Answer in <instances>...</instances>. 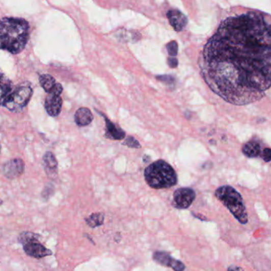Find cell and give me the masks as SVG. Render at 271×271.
Here are the masks:
<instances>
[{
    "label": "cell",
    "instance_id": "5b68a950",
    "mask_svg": "<svg viewBox=\"0 0 271 271\" xmlns=\"http://www.w3.org/2000/svg\"><path fill=\"white\" fill-rule=\"evenodd\" d=\"M33 95V89L29 83H22L14 88L12 94L4 106L13 112H19L26 106Z\"/></svg>",
    "mask_w": 271,
    "mask_h": 271
},
{
    "label": "cell",
    "instance_id": "7c38bea8",
    "mask_svg": "<svg viewBox=\"0 0 271 271\" xmlns=\"http://www.w3.org/2000/svg\"><path fill=\"white\" fill-rule=\"evenodd\" d=\"M14 89L12 81L4 74L0 73V105H5Z\"/></svg>",
    "mask_w": 271,
    "mask_h": 271
},
{
    "label": "cell",
    "instance_id": "ffe728a7",
    "mask_svg": "<svg viewBox=\"0 0 271 271\" xmlns=\"http://www.w3.org/2000/svg\"><path fill=\"white\" fill-rule=\"evenodd\" d=\"M123 144L126 146L129 147V148H141V145H140L139 142L132 137H129V138H127L126 141Z\"/></svg>",
    "mask_w": 271,
    "mask_h": 271
},
{
    "label": "cell",
    "instance_id": "8992f818",
    "mask_svg": "<svg viewBox=\"0 0 271 271\" xmlns=\"http://www.w3.org/2000/svg\"><path fill=\"white\" fill-rule=\"evenodd\" d=\"M38 237L37 234L31 232H24L20 235L18 239L23 245L25 254L35 259H42L44 257L52 255V252L41 245Z\"/></svg>",
    "mask_w": 271,
    "mask_h": 271
},
{
    "label": "cell",
    "instance_id": "cb8c5ba5",
    "mask_svg": "<svg viewBox=\"0 0 271 271\" xmlns=\"http://www.w3.org/2000/svg\"><path fill=\"white\" fill-rule=\"evenodd\" d=\"M0 150H1V145H0Z\"/></svg>",
    "mask_w": 271,
    "mask_h": 271
},
{
    "label": "cell",
    "instance_id": "d6986e66",
    "mask_svg": "<svg viewBox=\"0 0 271 271\" xmlns=\"http://www.w3.org/2000/svg\"><path fill=\"white\" fill-rule=\"evenodd\" d=\"M168 48V52L171 57H175L178 54V44L176 41H171L169 44L167 45Z\"/></svg>",
    "mask_w": 271,
    "mask_h": 271
},
{
    "label": "cell",
    "instance_id": "30bf717a",
    "mask_svg": "<svg viewBox=\"0 0 271 271\" xmlns=\"http://www.w3.org/2000/svg\"><path fill=\"white\" fill-rule=\"evenodd\" d=\"M25 164L21 159H14L8 161L3 167V173L6 178L14 179L23 174Z\"/></svg>",
    "mask_w": 271,
    "mask_h": 271
},
{
    "label": "cell",
    "instance_id": "9c48e42d",
    "mask_svg": "<svg viewBox=\"0 0 271 271\" xmlns=\"http://www.w3.org/2000/svg\"><path fill=\"white\" fill-rule=\"evenodd\" d=\"M153 259L157 263L168 266L175 271H183L185 269V265L181 261L174 259L168 252H155L153 254Z\"/></svg>",
    "mask_w": 271,
    "mask_h": 271
},
{
    "label": "cell",
    "instance_id": "52a82bcc",
    "mask_svg": "<svg viewBox=\"0 0 271 271\" xmlns=\"http://www.w3.org/2000/svg\"><path fill=\"white\" fill-rule=\"evenodd\" d=\"M63 91L61 84H56L55 88L45 98V107L50 116L57 117L62 108L63 101L61 95Z\"/></svg>",
    "mask_w": 271,
    "mask_h": 271
},
{
    "label": "cell",
    "instance_id": "6da1fadb",
    "mask_svg": "<svg viewBox=\"0 0 271 271\" xmlns=\"http://www.w3.org/2000/svg\"><path fill=\"white\" fill-rule=\"evenodd\" d=\"M199 67L225 102L245 105L262 99L271 88V17L248 12L224 20L204 47Z\"/></svg>",
    "mask_w": 271,
    "mask_h": 271
},
{
    "label": "cell",
    "instance_id": "7a4b0ae2",
    "mask_svg": "<svg viewBox=\"0 0 271 271\" xmlns=\"http://www.w3.org/2000/svg\"><path fill=\"white\" fill-rule=\"evenodd\" d=\"M31 27L26 20L21 18L0 19V49L18 54L26 46Z\"/></svg>",
    "mask_w": 271,
    "mask_h": 271
},
{
    "label": "cell",
    "instance_id": "2e32d148",
    "mask_svg": "<svg viewBox=\"0 0 271 271\" xmlns=\"http://www.w3.org/2000/svg\"><path fill=\"white\" fill-rule=\"evenodd\" d=\"M242 153L245 154L248 158H256L260 156L262 153L260 144L255 141H251L245 144L242 147Z\"/></svg>",
    "mask_w": 271,
    "mask_h": 271
},
{
    "label": "cell",
    "instance_id": "7402d4cb",
    "mask_svg": "<svg viewBox=\"0 0 271 271\" xmlns=\"http://www.w3.org/2000/svg\"><path fill=\"white\" fill-rule=\"evenodd\" d=\"M168 64L171 68H176L178 66V60L175 57H171L168 59Z\"/></svg>",
    "mask_w": 271,
    "mask_h": 271
},
{
    "label": "cell",
    "instance_id": "9a60e30c",
    "mask_svg": "<svg viewBox=\"0 0 271 271\" xmlns=\"http://www.w3.org/2000/svg\"><path fill=\"white\" fill-rule=\"evenodd\" d=\"M93 121V115L88 108L83 107L78 109L75 114V121L79 127L87 126Z\"/></svg>",
    "mask_w": 271,
    "mask_h": 271
},
{
    "label": "cell",
    "instance_id": "e0dca14e",
    "mask_svg": "<svg viewBox=\"0 0 271 271\" xmlns=\"http://www.w3.org/2000/svg\"><path fill=\"white\" fill-rule=\"evenodd\" d=\"M39 80L43 89L45 90L48 94L53 90L56 84H57L55 78L48 74H44V75H41Z\"/></svg>",
    "mask_w": 271,
    "mask_h": 271
},
{
    "label": "cell",
    "instance_id": "3957f363",
    "mask_svg": "<svg viewBox=\"0 0 271 271\" xmlns=\"http://www.w3.org/2000/svg\"><path fill=\"white\" fill-rule=\"evenodd\" d=\"M145 178L147 183L154 189H165L176 185V172L173 168L164 160L152 162L145 169Z\"/></svg>",
    "mask_w": 271,
    "mask_h": 271
},
{
    "label": "cell",
    "instance_id": "5bb4252c",
    "mask_svg": "<svg viewBox=\"0 0 271 271\" xmlns=\"http://www.w3.org/2000/svg\"><path fill=\"white\" fill-rule=\"evenodd\" d=\"M43 161H44L45 171L48 176L51 178H55L57 176L58 164L53 154L50 152H46L43 157Z\"/></svg>",
    "mask_w": 271,
    "mask_h": 271
},
{
    "label": "cell",
    "instance_id": "4fadbf2b",
    "mask_svg": "<svg viewBox=\"0 0 271 271\" xmlns=\"http://www.w3.org/2000/svg\"><path fill=\"white\" fill-rule=\"evenodd\" d=\"M103 117L105 121V138L118 141L123 139L125 138V132L118 125L113 123L112 121L108 119L104 115Z\"/></svg>",
    "mask_w": 271,
    "mask_h": 271
},
{
    "label": "cell",
    "instance_id": "ba28073f",
    "mask_svg": "<svg viewBox=\"0 0 271 271\" xmlns=\"http://www.w3.org/2000/svg\"><path fill=\"white\" fill-rule=\"evenodd\" d=\"M196 194L191 188H180L176 189L173 195V206L177 209H187L195 201Z\"/></svg>",
    "mask_w": 271,
    "mask_h": 271
},
{
    "label": "cell",
    "instance_id": "ac0fdd59",
    "mask_svg": "<svg viewBox=\"0 0 271 271\" xmlns=\"http://www.w3.org/2000/svg\"><path fill=\"white\" fill-rule=\"evenodd\" d=\"M86 222L91 228H96V227L102 225L104 222V214L98 212V213L91 214L89 218L86 219Z\"/></svg>",
    "mask_w": 271,
    "mask_h": 271
},
{
    "label": "cell",
    "instance_id": "603a6c76",
    "mask_svg": "<svg viewBox=\"0 0 271 271\" xmlns=\"http://www.w3.org/2000/svg\"><path fill=\"white\" fill-rule=\"evenodd\" d=\"M228 271H245L243 269H242V268L239 267V266H234V265H232V266H229L228 269Z\"/></svg>",
    "mask_w": 271,
    "mask_h": 271
},
{
    "label": "cell",
    "instance_id": "8fae6325",
    "mask_svg": "<svg viewBox=\"0 0 271 271\" xmlns=\"http://www.w3.org/2000/svg\"><path fill=\"white\" fill-rule=\"evenodd\" d=\"M168 20L171 26L177 32L182 31L185 25H187V18L185 16V14H182L180 11L177 9H171L167 14Z\"/></svg>",
    "mask_w": 271,
    "mask_h": 271
},
{
    "label": "cell",
    "instance_id": "277c9868",
    "mask_svg": "<svg viewBox=\"0 0 271 271\" xmlns=\"http://www.w3.org/2000/svg\"><path fill=\"white\" fill-rule=\"evenodd\" d=\"M218 199L222 202L239 223H248V215L245 202L240 194L230 185H223L215 193Z\"/></svg>",
    "mask_w": 271,
    "mask_h": 271
},
{
    "label": "cell",
    "instance_id": "44dd1931",
    "mask_svg": "<svg viewBox=\"0 0 271 271\" xmlns=\"http://www.w3.org/2000/svg\"><path fill=\"white\" fill-rule=\"evenodd\" d=\"M261 157L263 159L264 162H269L271 161V148H264L263 151H262L261 153Z\"/></svg>",
    "mask_w": 271,
    "mask_h": 271
}]
</instances>
